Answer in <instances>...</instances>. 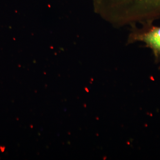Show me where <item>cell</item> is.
I'll use <instances>...</instances> for the list:
<instances>
[{
  "label": "cell",
  "mask_w": 160,
  "mask_h": 160,
  "mask_svg": "<svg viewBox=\"0 0 160 160\" xmlns=\"http://www.w3.org/2000/svg\"><path fill=\"white\" fill-rule=\"evenodd\" d=\"M113 19L122 25L152 24L160 19V0H98Z\"/></svg>",
  "instance_id": "1"
},
{
  "label": "cell",
  "mask_w": 160,
  "mask_h": 160,
  "mask_svg": "<svg viewBox=\"0 0 160 160\" xmlns=\"http://www.w3.org/2000/svg\"><path fill=\"white\" fill-rule=\"evenodd\" d=\"M129 43L142 42L152 52L155 58L160 61V26L152 24L144 25L142 29L132 32L129 36Z\"/></svg>",
  "instance_id": "2"
}]
</instances>
